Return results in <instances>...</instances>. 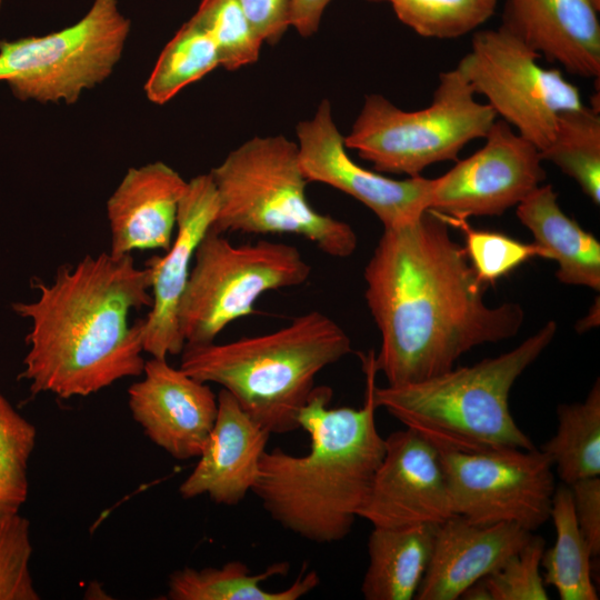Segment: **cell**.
Wrapping results in <instances>:
<instances>
[{
	"mask_svg": "<svg viewBox=\"0 0 600 600\" xmlns=\"http://www.w3.org/2000/svg\"><path fill=\"white\" fill-rule=\"evenodd\" d=\"M427 210L384 228L363 277L380 332L378 372L388 386L418 382L453 368L474 347L514 337L524 321L516 302L490 307L464 248Z\"/></svg>",
	"mask_w": 600,
	"mask_h": 600,
	"instance_id": "cell-1",
	"label": "cell"
},
{
	"mask_svg": "<svg viewBox=\"0 0 600 600\" xmlns=\"http://www.w3.org/2000/svg\"><path fill=\"white\" fill-rule=\"evenodd\" d=\"M36 288L33 301L12 304L30 321L19 378L33 394L84 397L142 374L143 318L130 323L129 317L152 304L147 266L138 268L131 254H88Z\"/></svg>",
	"mask_w": 600,
	"mask_h": 600,
	"instance_id": "cell-2",
	"label": "cell"
},
{
	"mask_svg": "<svg viewBox=\"0 0 600 600\" xmlns=\"http://www.w3.org/2000/svg\"><path fill=\"white\" fill-rule=\"evenodd\" d=\"M361 360L362 407L330 408L331 388L314 387L298 416L299 428L310 437L309 452L266 450L251 489L276 522L316 543L337 542L349 534L384 453L374 416V351Z\"/></svg>",
	"mask_w": 600,
	"mask_h": 600,
	"instance_id": "cell-3",
	"label": "cell"
},
{
	"mask_svg": "<svg viewBox=\"0 0 600 600\" xmlns=\"http://www.w3.org/2000/svg\"><path fill=\"white\" fill-rule=\"evenodd\" d=\"M351 351L347 332L312 310L269 333L186 344L180 369L219 384L270 433L281 434L299 428L298 416L316 377Z\"/></svg>",
	"mask_w": 600,
	"mask_h": 600,
	"instance_id": "cell-4",
	"label": "cell"
},
{
	"mask_svg": "<svg viewBox=\"0 0 600 600\" xmlns=\"http://www.w3.org/2000/svg\"><path fill=\"white\" fill-rule=\"evenodd\" d=\"M556 332L557 323L550 320L518 347L498 357L452 368L418 382L376 387V406L439 451L534 449L510 412L509 393Z\"/></svg>",
	"mask_w": 600,
	"mask_h": 600,
	"instance_id": "cell-5",
	"label": "cell"
},
{
	"mask_svg": "<svg viewBox=\"0 0 600 600\" xmlns=\"http://www.w3.org/2000/svg\"><path fill=\"white\" fill-rule=\"evenodd\" d=\"M209 174L217 194L211 230L294 234L333 258L356 251L352 227L309 203L298 144L287 137L256 136L230 151Z\"/></svg>",
	"mask_w": 600,
	"mask_h": 600,
	"instance_id": "cell-6",
	"label": "cell"
},
{
	"mask_svg": "<svg viewBox=\"0 0 600 600\" xmlns=\"http://www.w3.org/2000/svg\"><path fill=\"white\" fill-rule=\"evenodd\" d=\"M474 96L456 68L440 73L430 104L420 110L367 94L344 146L380 173L418 177L431 164L457 160L470 141L484 138L497 114Z\"/></svg>",
	"mask_w": 600,
	"mask_h": 600,
	"instance_id": "cell-7",
	"label": "cell"
},
{
	"mask_svg": "<svg viewBox=\"0 0 600 600\" xmlns=\"http://www.w3.org/2000/svg\"><path fill=\"white\" fill-rule=\"evenodd\" d=\"M311 266L289 243L258 240L233 244L209 230L199 243L179 304L186 344H204L233 321L253 312L266 292L303 284Z\"/></svg>",
	"mask_w": 600,
	"mask_h": 600,
	"instance_id": "cell-8",
	"label": "cell"
},
{
	"mask_svg": "<svg viewBox=\"0 0 600 600\" xmlns=\"http://www.w3.org/2000/svg\"><path fill=\"white\" fill-rule=\"evenodd\" d=\"M130 28L118 0H93L80 20L64 29L0 41V81L20 100L74 103L111 76Z\"/></svg>",
	"mask_w": 600,
	"mask_h": 600,
	"instance_id": "cell-9",
	"label": "cell"
},
{
	"mask_svg": "<svg viewBox=\"0 0 600 600\" xmlns=\"http://www.w3.org/2000/svg\"><path fill=\"white\" fill-rule=\"evenodd\" d=\"M541 56L503 27L477 31L456 69L497 117L542 151L558 118L583 106L580 90L559 69L543 68Z\"/></svg>",
	"mask_w": 600,
	"mask_h": 600,
	"instance_id": "cell-10",
	"label": "cell"
},
{
	"mask_svg": "<svg viewBox=\"0 0 600 600\" xmlns=\"http://www.w3.org/2000/svg\"><path fill=\"white\" fill-rule=\"evenodd\" d=\"M454 514L478 524L534 531L550 519L552 463L541 450L440 451Z\"/></svg>",
	"mask_w": 600,
	"mask_h": 600,
	"instance_id": "cell-11",
	"label": "cell"
},
{
	"mask_svg": "<svg viewBox=\"0 0 600 600\" xmlns=\"http://www.w3.org/2000/svg\"><path fill=\"white\" fill-rule=\"evenodd\" d=\"M481 149L432 179L429 210L451 219L500 216L542 184L539 149L496 119Z\"/></svg>",
	"mask_w": 600,
	"mask_h": 600,
	"instance_id": "cell-12",
	"label": "cell"
},
{
	"mask_svg": "<svg viewBox=\"0 0 600 600\" xmlns=\"http://www.w3.org/2000/svg\"><path fill=\"white\" fill-rule=\"evenodd\" d=\"M300 168L308 182L328 184L370 209L384 228L418 219L429 210L432 179L421 176L396 180L356 163L343 136L322 100L313 117L296 129Z\"/></svg>",
	"mask_w": 600,
	"mask_h": 600,
	"instance_id": "cell-13",
	"label": "cell"
},
{
	"mask_svg": "<svg viewBox=\"0 0 600 600\" xmlns=\"http://www.w3.org/2000/svg\"><path fill=\"white\" fill-rule=\"evenodd\" d=\"M357 516L373 527L441 524L456 516L440 451L409 428L390 433Z\"/></svg>",
	"mask_w": 600,
	"mask_h": 600,
	"instance_id": "cell-14",
	"label": "cell"
},
{
	"mask_svg": "<svg viewBox=\"0 0 600 600\" xmlns=\"http://www.w3.org/2000/svg\"><path fill=\"white\" fill-rule=\"evenodd\" d=\"M217 194L209 173L188 181L180 200L176 233L162 257L146 262L151 270L152 304L143 318L144 352L156 358L180 354L186 346L179 327V304L197 248L212 227Z\"/></svg>",
	"mask_w": 600,
	"mask_h": 600,
	"instance_id": "cell-15",
	"label": "cell"
},
{
	"mask_svg": "<svg viewBox=\"0 0 600 600\" xmlns=\"http://www.w3.org/2000/svg\"><path fill=\"white\" fill-rule=\"evenodd\" d=\"M142 373L128 390L133 419L173 458L199 457L217 418V396L167 358L147 360Z\"/></svg>",
	"mask_w": 600,
	"mask_h": 600,
	"instance_id": "cell-16",
	"label": "cell"
},
{
	"mask_svg": "<svg viewBox=\"0 0 600 600\" xmlns=\"http://www.w3.org/2000/svg\"><path fill=\"white\" fill-rule=\"evenodd\" d=\"M217 401V418L200 460L179 492L183 499L208 494L216 503L236 506L254 484L271 433L227 390H220Z\"/></svg>",
	"mask_w": 600,
	"mask_h": 600,
	"instance_id": "cell-17",
	"label": "cell"
},
{
	"mask_svg": "<svg viewBox=\"0 0 600 600\" xmlns=\"http://www.w3.org/2000/svg\"><path fill=\"white\" fill-rule=\"evenodd\" d=\"M188 181L161 161L130 168L107 201L113 257L168 250Z\"/></svg>",
	"mask_w": 600,
	"mask_h": 600,
	"instance_id": "cell-18",
	"label": "cell"
},
{
	"mask_svg": "<svg viewBox=\"0 0 600 600\" xmlns=\"http://www.w3.org/2000/svg\"><path fill=\"white\" fill-rule=\"evenodd\" d=\"M598 13L593 0H506L501 27L567 72L599 79Z\"/></svg>",
	"mask_w": 600,
	"mask_h": 600,
	"instance_id": "cell-19",
	"label": "cell"
},
{
	"mask_svg": "<svg viewBox=\"0 0 600 600\" xmlns=\"http://www.w3.org/2000/svg\"><path fill=\"white\" fill-rule=\"evenodd\" d=\"M532 532L510 522L473 523L453 516L439 524L418 600H456L520 550Z\"/></svg>",
	"mask_w": 600,
	"mask_h": 600,
	"instance_id": "cell-20",
	"label": "cell"
},
{
	"mask_svg": "<svg viewBox=\"0 0 600 600\" xmlns=\"http://www.w3.org/2000/svg\"><path fill=\"white\" fill-rule=\"evenodd\" d=\"M517 217L558 263L560 282L600 290V243L562 211L551 184L539 186L522 200Z\"/></svg>",
	"mask_w": 600,
	"mask_h": 600,
	"instance_id": "cell-21",
	"label": "cell"
},
{
	"mask_svg": "<svg viewBox=\"0 0 600 600\" xmlns=\"http://www.w3.org/2000/svg\"><path fill=\"white\" fill-rule=\"evenodd\" d=\"M439 524L373 527L361 584L367 600H411L429 567Z\"/></svg>",
	"mask_w": 600,
	"mask_h": 600,
	"instance_id": "cell-22",
	"label": "cell"
},
{
	"mask_svg": "<svg viewBox=\"0 0 600 600\" xmlns=\"http://www.w3.org/2000/svg\"><path fill=\"white\" fill-rule=\"evenodd\" d=\"M288 562H277L260 573H251L249 567L239 561H228L219 568H183L174 571L168 582L167 598L170 600H297L319 586L314 570L303 574L286 589L264 590L261 583L273 576H286Z\"/></svg>",
	"mask_w": 600,
	"mask_h": 600,
	"instance_id": "cell-23",
	"label": "cell"
},
{
	"mask_svg": "<svg viewBox=\"0 0 600 600\" xmlns=\"http://www.w3.org/2000/svg\"><path fill=\"white\" fill-rule=\"evenodd\" d=\"M550 518L556 529V541L542 554L544 584L552 586L561 600H597L591 577L593 557L578 527L569 486L554 490Z\"/></svg>",
	"mask_w": 600,
	"mask_h": 600,
	"instance_id": "cell-24",
	"label": "cell"
},
{
	"mask_svg": "<svg viewBox=\"0 0 600 600\" xmlns=\"http://www.w3.org/2000/svg\"><path fill=\"white\" fill-rule=\"evenodd\" d=\"M554 436L542 447L564 484L600 474V382L582 402L560 404Z\"/></svg>",
	"mask_w": 600,
	"mask_h": 600,
	"instance_id": "cell-25",
	"label": "cell"
},
{
	"mask_svg": "<svg viewBox=\"0 0 600 600\" xmlns=\"http://www.w3.org/2000/svg\"><path fill=\"white\" fill-rule=\"evenodd\" d=\"M599 102L560 113L551 142L540 151L572 178L596 204L600 202V112Z\"/></svg>",
	"mask_w": 600,
	"mask_h": 600,
	"instance_id": "cell-26",
	"label": "cell"
},
{
	"mask_svg": "<svg viewBox=\"0 0 600 600\" xmlns=\"http://www.w3.org/2000/svg\"><path fill=\"white\" fill-rule=\"evenodd\" d=\"M220 67L216 43L191 18L161 51L146 84L151 102L164 104L187 86Z\"/></svg>",
	"mask_w": 600,
	"mask_h": 600,
	"instance_id": "cell-27",
	"label": "cell"
},
{
	"mask_svg": "<svg viewBox=\"0 0 600 600\" xmlns=\"http://www.w3.org/2000/svg\"><path fill=\"white\" fill-rule=\"evenodd\" d=\"M390 3L397 18L426 38L454 39L477 30L498 0H368Z\"/></svg>",
	"mask_w": 600,
	"mask_h": 600,
	"instance_id": "cell-28",
	"label": "cell"
},
{
	"mask_svg": "<svg viewBox=\"0 0 600 600\" xmlns=\"http://www.w3.org/2000/svg\"><path fill=\"white\" fill-rule=\"evenodd\" d=\"M191 19L209 33L226 70H237L258 60L263 41L238 0H201Z\"/></svg>",
	"mask_w": 600,
	"mask_h": 600,
	"instance_id": "cell-29",
	"label": "cell"
},
{
	"mask_svg": "<svg viewBox=\"0 0 600 600\" xmlns=\"http://www.w3.org/2000/svg\"><path fill=\"white\" fill-rule=\"evenodd\" d=\"M36 429L0 393V512L19 511L28 497Z\"/></svg>",
	"mask_w": 600,
	"mask_h": 600,
	"instance_id": "cell-30",
	"label": "cell"
},
{
	"mask_svg": "<svg viewBox=\"0 0 600 600\" xmlns=\"http://www.w3.org/2000/svg\"><path fill=\"white\" fill-rule=\"evenodd\" d=\"M439 216L463 231L467 257L477 279L487 287L533 257L549 259L547 251L537 243H524L496 231L476 230L467 219Z\"/></svg>",
	"mask_w": 600,
	"mask_h": 600,
	"instance_id": "cell-31",
	"label": "cell"
},
{
	"mask_svg": "<svg viewBox=\"0 0 600 600\" xmlns=\"http://www.w3.org/2000/svg\"><path fill=\"white\" fill-rule=\"evenodd\" d=\"M30 523L19 511L0 512V600H38L30 560Z\"/></svg>",
	"mask_w": 600,
	"mask_h": 600,
	"instance_id": "cell-32",
	"label": "cell"
},
{
	"mask_svg": "<svg viewBox=\"0 0 600 600\" xmlns=\"http://www.w3.org/2000/svg\"><path fill=\"white\" fill-rule=\"evenodd\" d=\"M544 540L531 536L491 573L482 578L491 600H547L548 592L540 571Z\"/></svg>",
	"mask_w": 600,
	"mask_h": 600,
	"instance_id": "cell-33",
	"label": "cell"
},
{
	"mask_svg": "<svg viewBox=\"0 0 600 600\" xmlns=\"http://www.w3.org/2000/svg\"><path fill=\"white\" fill-rule=\"evenodd\" d=\"M569 488L578 527L594 558L600 553V478H584Z\"/></svg>",
	"mask_w": 600,
	"mask_h": 600,
	"instance_id": "cell-34",
	"label": "cell"
},
{
	"mask_svg": "<svg viewBox=\"0 0 600 600\" xmlns=\"http://www.w3.org/2000/svg\"><path fill=\"white\" fill-rule=\"evenodd\" d=\"M263 42L274 44L290 28V0H238Z\"/></svg>",
	"mask_w": 600,
	"mask_h": 600,
	"instance_id": "cell-35",
	"label": "cell"
},
{
	"mask_svg": "<svg viewBox=\"0 0 600 600\" xmlns=\"http://www.w3.org/2000/svg\"><path fill=\"white\" fill-rule=\"evenodd\" d=\"M332 0H290V27L300 36L310 37L320 27L326 8Z\"/></svg>",
	"mask_w": 600,
	"mask_h": 600,
	"instance_id": "cell-36",
	"label": "cell"
},
{
	"mask_svg": "<svg viewBox=\"0 0 600 600\" xmlns=\"http://www.w3.org/2000/svg\"><path fill=\"white\" fill-rule=\"evenodd\" d=\"M596 320L599 321V299L594 302L593 307L590 309L588 317L579 322L577 330L584 331L588 330L591 326H596Z\"/></svg>",
	"mask_w": 600,
	"mask_h": 600,
	"instance_id": "cell-37",
	"label": "cell"
},
{
	"mask_svg": "<svg viewBox=\"0 0 600 600\" xmlns=\"http://www.w3.org/2000/svg\"><path fill=\"white\" fill-rule=\"evenodd\" d=\"M2 0H0V8H1Z\"/></svg>",
	"mask_w": 600,
	"mask_h": 600,
	"instance_id": "cell-38",
	"label": "cell"
}]
</instances>
